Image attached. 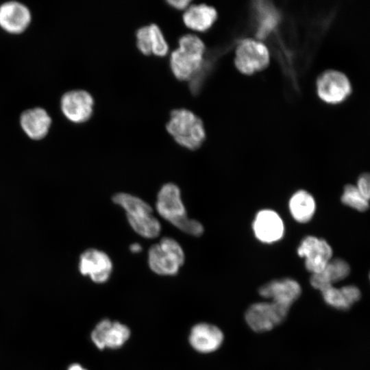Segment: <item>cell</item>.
Wrapping results in <instances>:
<instances>
[{"mask_svg":"<svg viewBox=\"0 0 370 370\" xmlns=\"http://www.w3.org/2000/svg\"><path fill=\"white\" fill-rule=\"evenodd\" d=\"M317 91L319 98L324 102L336 104L343 101L351 94L352 85L343 73L328 70L318 77Z\"/></svg>","mask_w":370,"mask_h":370,"instance_id":"obj_9","label":"cell"},{"mask_svg":"<svg viewBox=\"0 0 370 370\" xmlns=\"http://www.w3.org/2000/svg\"><path fill=\"white\" fill-rule=\"evenodd\" d=\"M156 209L161 217L185 234L197 237L203 234V225L188 217L180 189L175 184L168 182L160 188Z\"/></svg>","mask_w":370,"mask_h":370,"instance_id":"obj_1","label":"cell"},{"mask_svg":"<svg viewBox=\"0 0 370 370\" xmlns=\"http://www.w3.org/2000/svg\"><path fill=\"white\" fill-rule=\"evenodd\" d=\"M166 3L171 8L177 10H183L187 9V8L191 4V1L188 0H169Z\"/></svg>","mask_w":370,"mask_h":370,"instance_id":"obj_28","label":"cell"},{"mask_svg":"<svg viewBox=\"0 0 370 370\" xmlns=\"http://www.w3.org/2000/svg\"><path fill=\"white\" fill-rule=\"evenodd\" d=\"M357 188L362 195L370 201V173H364L359 175L357 179Z\"/></svg>","mask_w":370,"mask_h":370,"instance_id":"obj_27","label":"cell"},{"mask_svg":"<svg viewBox=\"0 0 370 370\" xmlns=\"http://www.w3.org/2000/svg\"><path fill=\"white\" fill-rule=\"evenodd\" d=\"M289 308L273 301L252 304L245 313L249 326L257 332L271 330L286 318Z\"/></svg>","mask_w":370,"mask_h":370,"instance_id":"obj_7","label":"cell"},{"mask_svg":"<svg viewBox=\"0 0 370 370\" xmlns=\"http://www.w3.org/2000/svg\"><path fill=\"white\" fill-rule=\"evenodd\" d=\"M206 51L203 40L197 35L186 34L178 40V46L171 52L169 66L174 77L191 81L201 70Z\"/></svg>","mask_w":370,"mask_h":370,"instance_id":"obj_2","label":"cell"},{"mask_svg":"<svg viewBox=\"0 0 370 370\" xmlns=\"http://www.w3.org/2000/svg\"><path fill=\"white\" fill-rule=\"evenodd\" d=\"M166 130L179 145L189 150L199 148L206 138L201 119L185 108L175 109L171 112Z\"/></svg>","mask_w":370,"mask_h":370,"instance_id":"obj_3","label":"cell"},{"mask_svg":"<svg viewBox=\"0 0 370 370\" xmlns=\"http://www.w3.org/2000/svg\"><path fill=\"white\" fill-rule=\"evenodd\" d=\"M31 21V12L22 3L10 1L0 5V27L9 34L23 33L27 29Z\"/></svg>","mask_w":370,"mask_h":370,"instance_id":"obj_14","label":"cell"},{"mask_svg":"<svg viewBox=\"0 0 370 370\" xmlns=\"http://www.w3.org/2000/svg\"><path fill=\"white\" fill-rule=\"evenodd\" d=\"M184 261L185 254L182 246L171 237H163L148 251L149 267L158 275H176Z\"/></svg>","mask_w":370,"mask_h":370,"instance_id":"obj_4","label":"cell"},{"mask_svg":"<svg viewBox=\"0 0 370 370\" xmlns=\"http://www.w3.org/2000/svg\"><path fill=\"white\" fill-rule=\"evenodd\" d=\"M234 62L243 74L251 75L265 69L269 63V52L260 41L247 38L237 45Z\"/></svg>","mask_w":370,"mask_h":370,"instance_id":"obj_5","label":"cell"},{"mask_svg":"<svg viewBox=\"0 0 370 370\" xmlns=\"http://www.w3.org/2000/svg\"><path fill=\"white\" fill-rule=\"evenodd\" d=\"M112 201L121 207L126 215L141 212L153 213L152 207L141 198L127 193H118L112 197Z\"/></svg>","mask_w":370,"mask_h":370,"instance_id":"obj_23","label":"cell"},{"mask_svg":"<svg viewBox=\"0 0 370 370\" xmlns=\"http://www.w3.org/2000/svg\"><path fill=\"white\" fill-rule=\"evenodd\" d=\"M255 9L258 23L256 34L263 38L276 27L280 20L279 13L273 5L266 1L256 2Z\"/></svg>","mask_w":370,"mask_h":370,"instance_id":"obj_22","label":"cell"},{"mask_svg":"<svg viewBox=\"0 0 370 370\" xmlns=\"http://www.w3.org/2000/svg\"><path fill=\"white\" fill-rule=\"evenodd\" d=\"M217 18L216 10L207 4H190L182 14L184 24L188 29L203 32L210 29Z\"/></svg>","mask_w":370,"mask_h":370,"instance_id":"obj_17","label":"cell"},{"mask_svg":"<svg viewBox=\"0 0 370 370\" xmlns=\"http://www.w3.org/2000/svg\"><path fill=\"white\" fill-rule=\"evenodd\" d=\"M128 223L133 230L145 238H155L161 232V225L153 213H138L126 215Z\"/></svg>","mask_w":370,"mask_h":370,"instance_id":"obj_21","label":"cell"},{"mask_svg":"<svg viewBox=\"0 0 370 370\" xmlns=\"http://www.w3.org/2000/svg\"><path fill=\"white\" fill-rule=\"evenodd\" d=\"M79 271L97 284L108 280L112 271V262L108 255L99 249L89 248L79 256Z\"/></svg>","mask_w":370,"mask_h":370,"instance_id":"obj_10","label":"cell"},{"mask_svg":"<svg viewBox=\"0 0 370 370\" xmlns=\"http://www.w3.org/2000/svg\"><path fill=\"white\" fill-rule=\"evenodd\" d=\"M350 271V266L345 260L332 258L321 273L311 275L310 282L315 289L321 291L343 280L349 275Z\"/></svg>","mask_w":370,"mask_h":370,"instance_id":"obj_18","label":"cell"},{"mask_svg":"<svg viewBox=\"0 0 370 370\" xmlns=\"http://www.w3.org/2000/svg\"><path fill=\"white\" fill-rule=\"evenodd\" d=\"M320 292L325 303L338 310L349 309L361 297L360 289L354 285H347L341 288L329 286Z\"/></svg>","mask_w":370,"mask_h":370,"instance_id":"obj_19","label":"cell"},{"mask_svg":"<svg viewBox=\"0 0 370 370\" xmlns=\"http://www.w3.org/2000/svg\"><path fill=\"white\" fill-rule=\"evenodd\" d=\"M130 249L132 253H139L142 251V246L138 243H134L130 246Z\"/></svg>","mask_w":370,"mask_h":370,"instance_id":"obj_29","label":"cell"},{"mask_svg":"<svg viewBox=\"0 0 370 370\" xmlns=\"http://www.w3.org/2000/svg\"><path fill=\"white\" fill-rule=\"evenodd\" d=\"M288 210L293 219L299 223L312 220L316 211V201L308 191L300 189L295 191L288 201Z\"/></svg>","mask_w":370,"mask_h":370,"instance_id":"obj_20","label":"cell"},{"mask_svg":"<svg viewBox=\"0 0 370 370\" xmlns=\"http://www.w3.org/2000/svg\"><path fill=\"white\" fill-rule=\"evenodd\" d=\"M68 370H86L82 366L79 364H72L68 369Z\"/></svg>","mask_w":370,"mask_h":370,"instance_id":"obj_30","label":"cell"},{"mask_svg":"<svg viewBox=\"0 0 370 370\" xmlns=\"http://www.w3.org/2000/svg\"><path fill=\"white\" fill-rule=\"evenodd\" d=\"M151 54L158 57H164L169 52V45L160 27L155 24L149 25Z\"/></svg>","mask_w":370,"mask_h":370,"instance_id":"obj_25","label":"cell"},{"mask_svg":"<svg viewBox=\"0 0 370 370\" xmlns=\"http://www.w3.org/2000/svg\"><path fill=\"white\" fill-rule=\"evenodd\" d=\"M369 280H370V273H369Z\"/></svg>","mask_w":370,"mask_h":370,"instance_id":"obj_31","label":"cell"},{"mask_svg":"<svg viewBox=\"0 0 370 370\" xmlns=\"http://www.w3.org/2000/svg\"><path fill=\"white\" fill-rule=\"evenodd\" d=\"M252 230L257 240L265 244L280 241L285 232L284 223L280 214L271 209H262L255 215Z\"/></svg>","mask_w":370,"mask_h":370,"instance_id":"obj_11","label":"cell"},{"mask_svg":"<svg viewBox=\"0 0 370 370\" xmlns=\"http://www.w3.org/2000/svg\"><path fill=\"white\" fill-rule=\"evenodd\" d=\"M136 47L143 55L151 54L150 33L149 25L139 27L136 32Z\"/></svg>","mask_w":370,"mask_h":370,"instance_id":"obj_26","label":"cell"},{"mask_svg":"<svg viewBox=\"0 0 370 370\" xmlns=\"http://www.w3.org/2000/svg\"><path fill=\"white\" fill-rule=\"evenodd\" d=\"M301 293V288L299 282L290 278L273 280L259 289L262 297L288 308L300 296Z\"/></svg>","mask_w":370,"mask_h":370,"instance_id":"obj_13","label":"cell"},{"mask_svg":"<svg viewBox=\"0 0 370 370\" xmlns=\"http://www.w3.org/2000/svg\"><path fill=\"white\" fill-rule=\"evenodd\" d=\"M95 101L92 95L82 89L71 90L60 99V109L67 120L75 124L88 121L94 112Z\"/></svg>","mask_w":370,"mask_h":370,"instance_id":"obj_8","label":"cell"},{"mask_svg":"<svg viewBox=\"0 0 370 370\" xmlns=\"http://www.w3.org/2000/svg\"><path fill=\"white\" fill-rule=\"evenodd\" d=\"M341 201L345 206L360 212H365L369 208V201L353 184H347L344 186Z\"/></svg>","mask_w":370,"mask_h":370,"instance_id":"obj_24","label":"cell"},{"mask_svg":"<svg viewBox=\"0 0 370 370\" xmlns=\"http://www.w3.org/2000/svg\"><path fill=\"white\" fill-rule=\"evenodd\" d=\"M130 336L127 326L106 319L96 325L91 333V340L98 349H117L125 344Z\"/></svg>","mask_w":370,"mask_h":370,"instance_id":"obj_12","label":"cell"},{"mask_svg":"<svg viewBox=\"0 0 370 370\" xmlns=\"http://www.w3.org/2000/svg\"><path fill=\"white\" fill-rule=\"evenodd\" d=\"M297 254L304 258L305 267L311 275L321 273L333 258V250L328 241L313 235L302 238Z\"/></svg>","mask_w":370,"mask_h":370,"instance_id":"obj_6","label":"cell"},{"mask_svg":"<svg viewBox=\"0 0 370 370\" xmlns=\"http://www.w3.org/2000/svg\"><path fill=\"white\" fill-rule=\"evenodd\" d=\"M223 341V334L217 326L198 323L193 327L189 335V343L196 351L206 354L216 351Z\"/></svg>","mask_w":370,"mask_h":370,"instance_id":"obj_15","label":"cell"},{"mask_svg":"<svg viewBox=\"0 0 370 370\" xmlns=\"http://www.w3.org/2000/svg\"><path fill=\"white\" fill-rule=\"evenodd\" d=\"M51 122L48 112L40 107L25 110L20 116L21 128L33 140L45 138L49 131Z\"/></svg>","mask_w":370,"mask_h":370,"instance_id":"obj_16","label":"cell"}]
</instances>
